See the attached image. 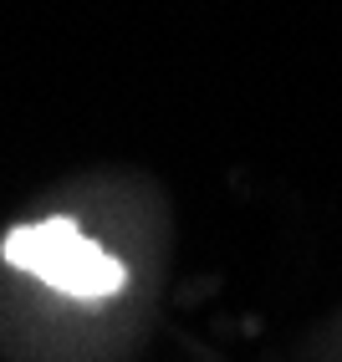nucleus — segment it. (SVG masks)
<instances>
[{"label":"nucleus","mask_w":342,"mask_h":362,"mask_svg":"<svg viewBox=\"0 0 342 362\" xmlns=\"http://www.w3.org/2000/svg\"><path fill=\"white\" fill-rule=\"evenodd\" d=\"M0 255L16 271L36 276L62 296L77 301H108L128 286V265L108 255L97 240H87L72 220H41V225H16L0 240Z\"/></svg>","instance_id":"f257e3e1"}]
</instances>
